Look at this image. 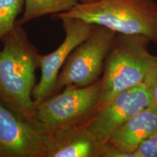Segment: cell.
<instances>
[{"mask_svg":"<svg viewBox=\"0 0 157 157\" xmlns=\"http://www.w3.org/2000/svg\"><path fill=\"white\" fill-rule=\"evenodd\" d=\"M0 50V101L14 112L34 121L33 91L39 52L18 23L2 41Z\"/></svg>","mask_w":157,"mask_h":157,"instance_id":"6da1fadb","label":"cell"},{"mask_svg":"<svg viewBox=\"0 0 157 157\" xmlns=\"http://www.w3.org/2000/svg\"><path fill=\"white\" fill-rule=\"evenodd\" d=\"M71 17L124 34H140L157 44L156 0H98L78 3L70 10L52 15Z\"/></svg>","mask_w":157,"mask_h":157,"instance_id":"7a4b0ae2","label":"cell"},{"mask_svg":"<svg viewBox=\"0 0 157 157\" xmlns=\"http://www.w3.org/2000/svg\"><path fill=\"white\" fill-rule=\"evenodd\" d=\"M150 42L143 35L117 33L104 65L99 109L124 90L144 83L157 60L148 51Z\"/></svg>","mask_w":157,"mask_h":157,"instance_id":"3957f363","label":"cell"},{"mask_svg":"<svg viewBox=\"0 0 157 157\" xmlns=\"http://www.w3.org/2000/svg\"><path fill=\"white\" fill-rule=\"evenodd\" d=\"M101 78L87 87L68 85L35 105L34 121L46 134L86 124L99 109Z\"/></svg>","mask_w":157,"mask_h":157,"instance_id":"277c9868","label":"cell"},{"mask_svg":"<svg viewBox=\"0 0 157 157\" xmlns=\"http://www.w3.org/2000/svg\"><path fill=\"white\" fill-rule=\"evenodd\" d=\"M117 34L103 25H94L89 36L66 60L58 75L54 93L68 85L87 87L99 81Z\"/></svg>","mask_w":157,"mask_h":157,"instance_id":"5b68a950","label":"cell"},{"mask_svg":"<svg viewBox=\"0 0 157 157\" xmlns=\"http://www.w3.org/2000/svg\"><path fill=\"white\" fill-rule=\"evenodd\" d=\"M65 31L64 40L56 50L48 55L38 56L41 78L33 91L35 105L54 93L58 75L66 60L78 44L89 36L93 24L71 17H59Z\"/></svg>","mask_w":157,"mask_h":157,"instance_id":"8992f818","label":"cell"},{"mask_svg":"<svg viewBox=\"0 0 157 157\" xmlns=\"http://www.w3.org/2000/svg\"><path fill=\"white\" fill-rule=\"evenodd\" d=\"M46 133L0 101V157H44Z\"/></svg>","mask_w":157,"mask_h":157,"instance_id":"52a82bcc","label":"cell"},{"mask_svg":"<svg viewBox=\"0 0 157 157\" xmlns=\"http://www.w3.org/2000/svg\"><path fill=\"white\" fill-rule=\"evenodd\" d=\"M151 103L146 86L144 83L139 84L124 90L98 109L86 126L100 142L104 143L127 120Z\"/></svg>","mask_w":157,"mask_h":157,"instance_id":"ba28073f","label":"cell"},{"mask_svg":"<svg viewBox=\"0 0 157 157\" xmlns=\"http://www.w3.org/2000/svg\"><path fill=\"white\" fill-rule=\"evenodd\" d=\"M102 144L84 124L46 134L44 157H100Z\"/></svg>","mask_w":157,"mask_h":157,"instance_id":"9c48e42d","label":"cell"},{"mask_svg":"<svg viewBox=\"0 0 157 157\" xmlns=\"http://www.w3.org/2000/svg\"><path fill=\"white\" fill-rule=\"evenodd\" d=\"M156 131L157 106L151 102L119 127L109 141L121 150L135 156V151L141 143Z\"/></svg>","mask_w":157,"mask_h":157,"instance_id":"30bf717a","label":"cell"},{"mask_svg":"<svg viewBox=\"0 0 157 157\" xmlns=\"http://www.w3.org/2000/svg\"><path fill=\"white\" fill-rule=\"evenodd\" d=\"M80 0H25L24 13L17 21L23 25L47 15H56L70 10Z\"/></svg>","mask_w":157,"mask_h":157,"instance_id":"8fae6325","label":"cell"},{"mask_svg":"<svg viewBox=\"0 0 157 157\" xmlns=\"http://www.w3.org/2000/svg\"><path fill=\"white\" fill-rule=\"evenodd\" d=\"M25 0H0V42L15 28Z\"/></svg>","mask_w":157,"mask_h":157,"instance_id":"7c38bea8","label":"cell"},{"mask_svg":"<svg viewBox=\"0 0 157 157\" xmlns=\"http://www.w3.org/2000/svg\"><path fill=\"white\" fill-rule=\"evenodd\" d=\"M135 154L136 157H157V131L141 143Z\"/></svg>","mask_w":157,"mask_h":157,"instance_id":"4fadbf2b","label":"cell"},{"mask_svg":"<svg viewBox=\"0 0 157 157\" xmlns=\"http://www.w3.org/2000/svg\"><path fill=\"white\" fill-rule=\"evenodd\" d=\"M153 103L157 106V60L144 81Z\"/></svg>","mask_w":157,"mask_h":157,"instance_id":"5bb4252c","label":"cell"},{"mask_svg":"<svg viewBox=\"0 0 157 157\" xmlns=\"http://www.w3.org/2000/svg\"><path fill=\"white\" fill-rule=\"evenodd\" d=\"M100 157H135L134 154L121 150L109 141L102 144Z\"/></svg>","mask_w":157,"mask_h":157,"instance_id":"9a60e30c","label":"cell"},{"mask_svg":"<svg viewBox=\"0 0 157 157\" xmlns=\"http://www.w3.org/2000/svg\"><path fill=\"white\" fill-rule=\"evenodd\" d=\"M98 1V0H80V2L81 3H90V2H93Z\"/></svg>","mask_w":157,"mask_h":157,"instance_id":"2e32d148","label":"cell"}]
</instances>
